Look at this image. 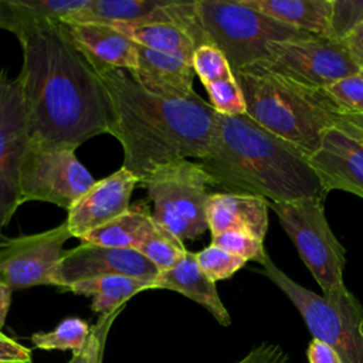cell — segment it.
<instances>
[{
  "instance_id": "13",
  "label": "cell",
  "mask_w": 363,
  "mask_h": 363,
  "mask_svg": "<svg viewBox=\"0 0 363 363\" xmlns=\"http://www.w3.org/2000/svg\"><path fill=\"white\" fill-rule=\"evenodd\" d=\"M159 272L138 250L81 242L78 247L64 251L54 272V285L64 289L74 282L106 275L155 281Z\"/></svg>"
},
{
  "instance_id": "27",
  "label": "cell",
  "mask_w": 363,
  "mask_h": 363,
  "mask_svg": "<svg viewBox=\"0 0 363 363\" xmlns=\"http://www.w3.org/2000/svg\"><path fill=\"white\" fill-rule=\"evenodd\" d=\"M196 259L201 271L213 282L233 277L247 264V259L233 255L214 244H210L201 251L196 252Z\"/></svg>"
},
{
  "instance_id": "23",
  "label": "cell",
  "mask_w": 363,
  "mask_h": 363,
  "mask_svg": "<svg viewBox=\"0 0 363 363\" xmlns=\"http://www.w3.org/2000/svg\"><path fill=\"white\" fill-rule=\"evenodd\" d=\"M155 281L123 275H106L74 282L64 288L77 295L92 296L91 308L101 315L125 308V303L136 294L155 289Z\"/></svg>"
},
{
  "instance_id": "35",
  "label": "cell",
  "mask_w": 363,
  "mask_h": 363,
  "mask_svg": "<svg viewBox=\"0 0 363 363\" xmlns=\"http://www.w3.org/2000/svg\"><path fill=\"white\" fill-rule=\"evenodd\" d=\"M0 363H31V352L0 332Z\"/></svg>"
},
{
  "instance_id": "3",
  "label": "cell",
  "mask_w": 363,
  "mask_h": 363,
  "mask_svg": "<svg viewBox=\"0 0 363 363\" xmlns=\"http://www.w3.org/2000/svg\"><path fill=\"white\" fill-rule=\"evenodd\" d=\"M197 162L213 186L227 193L259 196L272 203L325 196L306 156L247 115L217 113L208 150Z\"/></svg>"
},
{
  "instance_id": "21",
  "label": "cell",
  "mask_w": 363,
  "mask_h": 363,
  "mask_svg": "<svg viewBox=\"0 0 363 363\" xmlns=\"http://www.w3.org/2000/svg\"><path fill=\"white\" fill-rule=\"evenodd\" d=\"M244 6L311 35L329 37L332 0H240Z\"/></svg>"
},
{
  "instance_id": "26",
  "label": "cell",
  "mask_w": 363,
  "mask_h": 363,
  "mask_svg": "<svg viewBox=\"0 0 363 363\" xmlns=\"http://www.w3.org/2000/svg\"><path fill=\"white\" fill-rule=\"evenodd\" d=\"M89 325L79 318H67L50 332H37L31 336L34 347L44 350H79L89 335Z\"/></svg>"
},
{
  "instance_id": "38",
  "label": "cell",
  "mask_w": 363,
  "mask_h": 363,
  "mask_svg": "<svg viewBox=\"0 0 363 363\" xmlns=\"http://www.w3.org/2000/svg\"><path fill=\"white\" fill-rule=\"evenodd\" d=\"M10 303H11V289L0 281V332L4 325L7 312L10 309Z\"/></svg>"
},
{
  "instance_id": "19",
  "label": "cell",
  "mask_w": 363,
  "mask_h": 363,
  "mask_svg": "<svg viewBox=\"0 0 363 363\" xmlns=\"http://www.w3.org/2000/svg\"><path fill=\"white\" fill-rule=\"evenodd\" d=\"M153 288L179 292L206 308L220 325L228 326L231 323L230 313L218 296L216 282L201 271L196 252L187 251L172 268L160 271Z\"/></svg>"
},
{
  "instance_id": "33",
  "label": "cell",
  "mask_w": 363,
  "mask_h": 363,
  "mask_svg": "<svg viewBox=\"0 0 363 363\" xmlns=\"http://www.w3.org/2000/svg\"><path fill=\"white\" fill-rule=\"evenodd\" d=\"M363 24V0H332L329 37L342 41Z\"/></svg>"
},
{
  "instance_id": "25",
  "label": "cell",
  "mask_w": 363,
  "mask_h": 363,
  "mask_svg": "<svg viewBox=\"0 0 363 363\" xmlns=\"http://www.w3.org/2000/svg\"><path fill=\"white\" fill-rule=\"evenodd\" d=\"M138 251L145 255L159 271L172 268L187 252L183 242L177 237L157 224H155L143 238Z\"/></svg>"
},
{
  "instance_id": "34",
  "label": "cell",
  "mask_w": 363,
  "mask_h": 363,
  "mask_svg": "<svg viewBox=\"0 0 363 363\" xmlns=\"http://www.w3.org/2000/svg\"><path fill=\"white\" fill-rule=\"evenodd\" d=\"M237 363H289V357L279 345L264 342Z\"/></svg>"
},
{
  "instance_id": "16",
  "label": "cell",
  "mask_w": 363,
  "mask_h": 363,
  "mask_svg": "<svg viewBox=\"0 0 363 363\" xmlns=\"http://www.w3.org/2000/svg\"><path fill=\"white\" fill-rule=\"evenodd\" d=\"M69 37L95 71L125 69L138 65L136 44L122 31L105 24H65Z\"/></svg>"
},
{
  "instance_id": "4",
  "label": "cell",
  "mask_w": 363,
  "mask_h": 363,
  "mask_svg": "<svg viewBox=\"0 0 363 363\" xmlns=\"http://www.w3.org/2000/svg\"><path fill=\"white\" fill-rule=\"evenodd\" d=\"M234 77L244 96L245 115L306 157L319 147L326 129L340 126L349 118L325 89L298 84L259 64L237 71Z\"/></svg>"
},
{
  "instance_id": "20",
  "label": "cell",
  "mask_w": 363,
  "mask_h": 363,
  "mask_svg": "<svg viewBox=\"0 0 363 363\" xmlns=\"http://www.w3.org/2000/svg\"><path fill=\"white\" fill-rule=\"evenodd\" d=\"M89 0H0V28L13 33L18 41L28 34L61 23L88 4Z\"/></svg>"
},
{
  "instance_id": "11",
  "label": "cell",
  "mask_w": 363,
  "mask_h": 363,
  "mask_svg": "<svg viewBox=\"0 0 363 363\" xmlns=\"http://www.w3.org/2000/svg\"><path fill=\"white\" fill-rule=\"evenodd\" d=\"M72 237L65 221L51 230L0 240V281L11 291L54 285V272Z\"/></svg>"
},
{
  "instance_id": "14",
  "label": "cell",
  "mask_w": 363,
  "mask_h": 363,
  "mask_svg": "<svg viewBox=\"0 0 363 363\" xmlns=\"http://www.w3.org/2000/svg\"><path fill=\"white\" fill-rule=\"evenodd\" d=\"M306 160L323 194L345 190L363 199V143L356 136L337 126L329 128Z\"/></svg>"
},
{
  "instance_id": "32",
  "label": "cell",
  "mask_w": 363,
  "mask_h": 363,
  "mask_svg": "<svg viewBox=\"0 0 363 363\" xmlns=\"http://www.w3.org/2000/svg\"><path fill=\"white\" fill-rule=\"evenodd\" d=\"M211 244L247 261L262 262L267 257L264 242L244 231H225L211 237Z\"/></svg>"
},
{
  "instance_id": "17",
  "label": "cell",
  "mask_w": 363,
  "mask_h": 363,
  "mask_svg": "<svg viewBox=\"0 0 363 363\" xmlns=\"http://www.w3.org/2000/svg\"><path fill=\"white\" fill-rule=\"evenodd\" d=\"M268 200L252 194L213 193L207 201V227L213 235L244 231L264 241L268 231Z\"/></svg>"
},
{
  "instance_id": "8",
  "label": "cell",
  "mask_w": 363,
  "mask_h": 363,
  "mask_svg": "<svg viewBox=\"0 0 363 363\" xmlns=\"http://www.w3.org/2000/svg\"><path fill=\"white\" fill-rule=\"evenodd\" d=\"M268 207L277 214L281 227L295 244L323 296L346 291L343 282L346 250L328 223L323 197L288 203L268 201Z\"/></svg>"
},
{
  "instance_id": "22",
  "label": "cell",
  "mask_w": 363,
  "mask_h": 363,
  "mask_svg": "<svg viewBox=\"0 0 363 363\" xmlns=\"http://www.w3.org/2000/svg\"><path fill=\"white\" fill-rule=\"evenodd\" d=\"M166 0H89L88 4L65 16L62 24H136L150 20Z\"/></svg>"
},
{
  "instance_id": "30",
  "label": "cell",
  "mask_w": 363,
  "mask_h": 363,
  "mask_svg": "<svg viewBox=\"0 0 363 363\" xmlns=\"http://www.w3.org/2000/svg\"><path fill=\"white\" fill-rule=\"evenodd\" d=\"M323 89L345 113L363 116V71L342 78Z\"/></svg>"
},
{
  "instance_id": "24",
  "label": "cell",
  "mask_w": 363,
  "mask_h": 363,
  "mask_svg": "<svg viewBox=\"0 0 363 363\" xmlns=\"http://www.w3.org/2000/svg\"><path fill=\"white\" fill-rule=\"evenodd\" d=\"M153 225L155 223L152 216L146 208L129 207L121 216L92 231H88L79 240L81 242L102 247L138 250Z\"/></svg>"
},
{
  "instance_id": "31",
  "label": "cell",
  "mask_w": 363,
  "mask_h": 363,
  "mask_svg": "<svg viewBox=\"0 0 363 363\" xmlns=\"http://www.w3.org/2000/svg\"><path fill=\"white\" fill-rule=\"evenodd\" d=\"M122 309L123 308L111 313L101 315L96 323L89 328V335L85 345L79 350L72 353V357L68 363H102L109 329Z\"/></svg>"
},
{
  "instance_id": "28",
  "label": "cell",
  "mask_w": 363,
  "mask_h": 363,
  "mask_svg": "<svg viewBox=\"0 0 363 363\" xmlns=\"http://www.w3.org/2000/svg\"><path fill=\"white\" fill-rule=\"evenodd\" d=\"M204 88L210 98L208 104L217 113L225 116L245 115L244 96L235 77L206 84Z\"/></svg>"
},
{
  "instance_id": "39",
  "label": "cell",
  "mask_w": 363,
  "mask_h": 363,
  "mask_svg": "<svg viewBox=\"0 0 363 363\" xmlns=\"http://www.w3.org/2000/svg\"><path fill=\"white\" fill-rule=\"evenodd\" d=\"M337 128H342L346 132L352 133L363 143V116L352 115V118L346 123H343L342 126H337Z\"/></svg>"
},
{
  "instance_id": "15",
  "label": "cell",
  "mask_w": 363,
  "mask_h": 363,
  "mask_svg": "<svg viewBox=\"0 0 363 363\" xmlns=\"http://www.w3.org/2000/svg\"><path fill=\"white\" fill-rule=\"evenodd\" d=\"M139 180L128 169L121 167L94 184L67 210L65 224L72 237L81 238L115 217L125 213Z\"/></svg>"
},
{
  "instance_id": "5",
  "label": "cell",
  "mask_w": 363,
  "mask_h": 363,
  "mask_svg": "<svg viewBox=\"0 0 363 363\" xmlns=\"http://www.w3.org/2000/svg\"><path fill=\"white\" fill-rule=\"evenodd\" d=\"M257 272L288 296L312 336L329 345L342 363H363V305L349 289L329 296L318 295L289 278L268 254Z\"/></svg>"
},
{
  "instance_id": "7",
  "label": "cell",
  "mask_w": 363,
  "mask_h": 363,
  "mask_svg": "<svg viewBox=\"0 0 363 363\" xmlns=\"http://www.w3.org/2000/svg\"><path fill=\"white\" fill-rule=\"evenodd\" d=\"M153 204L152 220L180 241L196 240L207 227V201L211 177L199 162L189 159L155 169L139 180Z\"/></svg>"
},
{
  "instance_id": "12",
  "label": "cell",
  "mask_w": 363,
  "mask_h": 363,
  "mask_svg": "<svg viewBox=\"0 0 363 363\" xmlns=\"http://www.w3.org/2000/svg\"><path fill=\"white\" fill-rule=\"evenodd\" d=\"M27 147L20 82L6 77L0 86V234L20 206L18 176Z\"/></svg>"
},
{
  "instance_id": "29",
  "label": "cell",
  "mask_w": 363,
  "mask_h": 363,
  "mask_svg": "<svg viewBox=\"0 0 363 363\" xmlns=\"http://www.w3.org/2000/svg\"><path fill=\"white\" fill-rule=\"evenodd\" d=\"M191 65L203 85L234 77L225 55L214 45L203 44L196 48Z\"/></svg>"
},
{
  "instance_id": "40",
  "label": "cell",
  "mask_w": 363,
  "mask_h": 363,
  "mask_svg": "<svg viewBox=\"0 0 363 363\" xmlns=\"http://www.w3.org/2000/svg\"><path fill=\"white\" fill-rule=\"evenodd\" d=\"M6 77H7V71H6V69H1V71H0V86H1L3 81L6 79Z\"/></svg>"
},
{
  "instance_id": "1",
  "label": "cell",
  "mask_w": 363,
  "mask_h": 363,
  "mask_svg": "<svg viewBox=\"0 0 363 363\" xmlns=\"http://www.w3.org/2000/svg\"><path fill=\"white\" fill-rule=\"evenodd\" d=\"M17 77L30 149H72L109 133L111 112L104 85L68 34L67 26H45L20 41Z\"/></svg>"
},
{
  "instance_id": "6",
  "label": "cell",
  "mask_w": 363,
  "mask_h": 363,
  "mask_svg": "<svg viewBox=\"0 0 363 363\" xmlns=\"http://www.w3.org/2000/svg\"><path fill=\"white\" fill-rule=\"evenodd\" d=\"M196 7L207 44L225 55L233 74L265 60L267 47L272 41L311 35L247 7L240 0H199Z\"/></svg>"
},
{
  "instance_id": "2",
  "label": "cell",
  "mask_w": 363,
  "mask_h": 363,
  "mask_svg": "<svg viewBox=\"0 0 363 363\" xmlns=\"http://www.w3.org/2000/svg\"><path fill=\"white\" fill-rule=\"evenodd\" d=\"M109 104V133L123 149V164L138 180L159 166L201 159L211 143L217 112L193 92L164 98L146 91L129 71H96Z\"/></svg>"
},
{
  "instance_id": "9",
  "label": "cell",
  "mask_w": 363,
  "mask_h": 363,
  "mask_svg": "<svg viewBox=\"0 0 363 363\" xmlns=\"http://www.w3.org/2000/svg\"><path fill=\"white\" fill-rule=\"evenodd\" d=\"M255 64L319 89L360 71L342 41L319 35L272 41L267 47V58Z\"/></svg>"
},
{
  "instance_id": "10",
  "label": "cell",
  "mask_w": 363,
  "mask_h": 363,
  "mask_svg": "<svg viewBox=\"0 0 363 363\" xmlns=\"http://www.w3.org/2000/svg\"><path fill=\"white\" fill-rule=\"evenodd\" d=\"M94 182L75 150L27 147L18 176L20 204L37 200L68 210Z\"/></svg>"
},
{
  "instance_id": "37",
  "label": "cell",
  "mask_w": 363,
  "mask_h": 363,
  "mask_svg": "<svg viewBox=\"0 0 363 363\" xmlns=\"http://www.w3.org/2000/svg\"><path fill=\"white\" fill-rule=\"evenodd\" d=\"M342 43L345 44L347 52L350 54L353 62L363 71V24L350 31Z\"/></svg>"
},
{
  "instance_id": "18",
  "label": "cell",
  "mask_w": 363,
  "mask_h": 363,
  "mask_svg": "<svg viewBox=\"0 0 363 363\" xmlns=\"http://www.w3.org/2000/svg\"><path fill=\"white\" fill-rule=\"evenodd\" d=\"M136 52L138 65L130 74L146 91L164 98H186L194 92L190 61L138 44Z\"/></svg>"
},
{
  "instance_id": "36",
  "label": "cell",
  "mask_w": 363,
  "mask_h": 363,
  "mask_svg": "<svg viewBox=\"0 0 363 363\" xmlns=\"http://www.w3.org/2000/svg\"><path fill=\"white\" fill-rule=\"evenodd\" d=\"M309 363H342L339 354L325 342L312 337L306 350Z\"/></svg>"
}]
</instances>
